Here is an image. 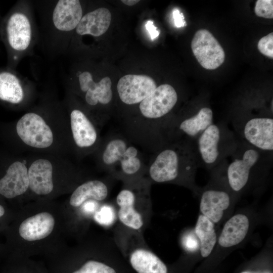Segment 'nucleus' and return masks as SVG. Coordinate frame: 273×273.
I'll return each mask as SVG.
<instances>
[{"label": "nucleus", "mask_w": 273, "mask_h": 273, "mask_svg": "<svg viewBox=\"0 0 273 273\" xmlns=\"http://www.w3.org/2000/svg\"><path fill=\"white\" fill-rule=\"evenodd\" d=\"M43 3L46 7L40 12L38 44L51 59L64 57L68 51L69 37L83 15L81 2L57 0Z\"/></svg>", "instance_id": "f257e3e1"}, {"label": "nucleus", "mask_w": 273, "mask_h": 273, "mask_svg": "<svg viewBox=\"0 0 273 273\" xmlns=\"http://www.w3.org/2000/svg\"><path fill=\"white\" fill-rule=\"evenodd\" d=\"M199 166L193 143L177 141L157 154L150 166L149 174L156 183L177 182L192 186Z\"/></svg>", "instance_id": "f03ea898"}, {"label": "nucleus", "mask_w": 273, "mask_h": 273, "mask_svg": "<svg viewBox=\"0 0 273 273\" xmlns=\"http://www.w3.org/2000/svg\"><path fill=\"white\" fill-rule=\"evenodd\" d=\"M5 36L14 63L34 54L38 44L39 30L33 2H18L6 20Z\"/></svg>", "instance_id": "7ed1b4c3"}, {"label": "nucleus", "mask_w": 273, "mask_h": 273, "mask_svg": "<svg viewBox=\"0 0 273 273\" xmlns=\"http://www.w3.org/2000/svg\"><path fill=\"white\" fill-rule=\"evenodd\" d=\"M272 154L263 152L239 141L233 154L232 161L227 162L225 177L228 185L233 193L243 191L258 171L267 170L272 165Z\"/></svg>", "instance_id": "20e7f679"}, {"label": "nucleus", "mask_w": 273, "mask_h": 273, "mask_svg": "<svg viewBox=\"0 0 273 273\" xmlns=\"http://www.w3.org/2000/svg\"><path fill=\"white\" fill-rule=\"evenodd\" d=\"M239 142L226 124L213 123L193 142L199 165L212 170L233 154Z\"/></svg>", "instance_id": "39448f33"}, {"label": "nucleus", "mask_w": 273, "mask_h": 273, "mask_svg": "<svg viewBox=\"0 0 273 273\" xmlns=\"http://www.w3.org/2000/svg\"><path fill=\"white\" fill-rule=\"evenodd\" d=\"M233 124L242 140L263 152L272 154L273 118L271 116H251Z\"/></svg>", "instance_id": "423d86ee"}, {"label": "nucleus", "mask_w": 273, "mask_h": 273, "mask_svg": "<svg viewBox=\"0 0 273 273\" xmlns=\"http://www.w3.org/2000/svg\"><path fill=\"white\" fill-rule=\"evenodd\" d=\"M104 163L109 166L119 165L125 175L136 174L142 167V161L136 147L120 138L109 141L102 154Z\"/></svg>", "instance_id": "0eeeda50"}, {"label": "nucleus", "mask_w": 273, "mask_h": 273, "mask_svg": "<svg viewBox=\"0 0 273 273\" xmlns=\"http://www.w3.org/2000/svg\"><path fill=\"white\" fill-rule=\"evenodd\" d=\"M191 49L198 62L206 69H215L224 61L225 55L222 47L207 29L196 31L191 42Z\"/></svg>", "instance_id": "6e6552de"}, {"label": "nucleus", "mask_w": 273, "mask_h": 273, "mask_svg": "<svg viewBox=\"0 0 273 273\" xmlns=\"http://www.w3.org/2000/svg\"><path fill=\"white\" fill-rule=\"evenodd\" d=\"M18 135L26 145L36 148H46L53 142V132L44 119L34 112L23 115L16 125Z\"/></svg>", "instance_id": "1a4fd4ad"}, {"label": "nucleus", "mask_w": 273, "mask_h": 273, "mask_svg": "<svg viewBox=\"0 0 273 273\" xmlns=\"http://www.w3.org/2000/svg\"><path fill=\"white\" fill-rule=\"evenodd\" d=\"M177 93L174 87L168 84H163L140 103L142 115L151 119H160L169 113L176 104Z\"/></svg>", "instance_id": "9d476101"}, {"label": "nucleus", "mask_w": 273, "mask_h": 273, "mask_svg": "<svg viewBox=\"0 0 273 273\" xmlns=\"http://www.w3.org/2000/svg\"><path fill=\"white\" fill-rule=\"evenodd\" d=\"M157 87L154 80L146 75L128 74L118 81L117 89L120 100L127 105L140 103Z\"/></svg>", "instance_id": "9b49d317"}, {"label": "nucleus", "mask_w": 273, "mask_h": 273, "mask_svg": "<svg viewBox=\"0 0 273 273\" xmlns=\"http://www.w3.org/2000/svg\"><path fill=\"white\" fill-rule=\"evenodd\" d=\"M213 123V113L208 107H202L195 113L186 116L175 123L168 125L172 133L180 138L178 141L194 142L197 137Z\"/></svg>", "instance_id": "f8f14e48"}, {"label": "nucleus", "mask_w": 273, "mask_h": 273, "mask_svg": "<svg viewBox=\"0 0 273 273\" xmlns=\"http://www.w3.org/2000/svg\"><path fill=\"white\" fill-rule=\"evenodd\" d=\"M139 199L135 192L129 188L121 190L116 196L117 217L129 230L139 231L145 225V217L139 208Z\"/></svg>", "instance_id": "ddd939ff"}, {"label": "nucleus", "mask_w": 273, "mask_h": 273, "mask_svg": "<svg viewBox=\"0 0 273 273\" xmlns=\"http://www.w3.org/2000/svg\"><path fill=\"white\" fill-rule=\"evenodd\" d=\"M226 189L212 186L207 188L202 192L200 202V211L202 215L214 223H218L221 220L225 211L232 203V196L231 193L233 192Z\"/></svg>", "instance_id": "4468645a"}, {"label": "nucleus", "mask_w": 273, "mask_h": 273, "mask_svg": "<svg viewBox=\"0 0 273 273\" xmlns=\"http://www.w3.org/2000/svg\"><path fill=\"white\" fill-rule=\"evenodd\" d=\"M75 75L79 88L85 93V100L88 105L95 106L98 104L106 105L110 102L113 93L110 77L106 76L96 82L88 70L79 71Z\"/></svg>", "instance_id": "2eb2a0df"}, {"label": "nucleus", "mask_w": 273, "mask_h": 273, "mask_svg": "<svg viewBox=\"0 0 273 273\" xmlns=\"http://www.w3.org/2000/svg\"><path fill=\"white\" fill-rule=\"evenodd\" d=\"M123 256L133 273H168L165 263L144 246H136Z\"/></svg>", "instance_id": "dca6fc26"}, {"label": "nucleus", "mask_w": 273, "mask_h": 273, "mask_svg": "<svg viewBox=\"0 0 273 273\" xmlns=\"http://www.w3.org/2000/svg\"><path fill=\"white\" fill-rule=\"evenodd\" d=\"M70 273H133L123 255L108 251L104 257L86 260Z\"/></svg>", "instance_id": "f3484780"}, {"label": "nucleus", "mask_w": 273, "mask_h": 273, "mask_svg": "<svg viewBox=\"0 0 273 273\" xmlns=\"http://www.w3.org/2000/svg\"><path fill=\"white\" fill-rule=\"evenodd\" d=\"M29 187L27 169L23 163L16 161L8 168L0 179V194L13 198L24 194Z\"/></svg>", "instance_id": "a211bd4d"}, {"label": "nucleus", "mask_w": 273, "mask_h": 273, "mask_svg": "<svg viewBox=\"0 0 273 273\" xmlns=\"http://www.w3.org/2000/svg\"><path fill=\"white\" fill-rule=\"evenodd\" d=\"M111 18L108 9L99 8L83 14L74 32L79 36L99 37L108 29Z\"/></svg>", "instance_id": "6ab92c4d"}, {"label": "nucleus", "mask_w": 273, "mask_h": 273, "mask_svg": "<svg viewBox=\"0 0 273 273\" xmlns=\"http://www.w3.org/2000/svg\"><path fill=\"white\" fill-rule=\"evenodd\" d=\"M54 225L53 216L48 212H41L24 220L20 225L19 232L24 240L34 241L48 236Z\"/></svg>", "instance_id": "aec40b11"}, {"label": "nucleus", "mask_w": 273, "mask_h": 273, "mask_svg": "<svg viewBox=\"0 0 273 273\" xmlns=\"http://www.w3.org/2000/svg\"><path fill=\"white\" fill-rule=\"evenodd\" d=\"M29 187L37 195L50 193L54 187L53 166L48 160L40 159L34 161L28 171Z\"/></svg>", "instance_id": "412c9836"}, {"label": "nucleus", "mask_w": 273, "mask_h": 273, "mask_svg": "<svg viewBox=\"0 0 273 273\" xmlns=\"http://www.w3.org/2000/svg\"><path fill=\"white\" fill-rule=\"evenodd\" d=\"M70 123L73 138L77 146L87 148L95 143L97 131L82 111L77 109L73 110L70 113Z\"/></svg>", "instance_id": "4be33fe9"}, {"label": "nucleus", "mask_w": 273, "mask_h": 273, "mask_svg": "<svg viewBox=\"0 0 273 273\" xmlns=\"http://www.w3.org/2000/svg\"><path fill=\"white\" fill-rule=\"evenodd\" d=\"M249 224L246 215H234L225 223L218 240L219 245L223 248L237 245L246 237Z\"/></svg>", "instance_id": "5701e85b"}, {"label": "nucleus", "mask_w": 273, "mask_h": 273, "mask_svg": "<svg viewBox=\"0 0 273 273\" xmlns=\"http://www.w3.org/2000/svg\"><path fill=\"white\" fill-rule=\"evenodd\" d=\"M25 79L10 71L0 72V99L14 104L22 102Z\"/></svg>", "instance_id": "b1692460"}, {"label": "nucleus", "mask_w": 273, "mask_h": 273, "mask_svg": "<svg viewBox=\"0 0 273 273\" xmlns=\"http://www.w3.org/2000/svg\"><path fill=\"white\" fill-rule=\"evenodd\" d=\"M108 188L105 183L99 180L86 181L78 187L70 199V204L75 207L81 206L89 199L102 201L108 196Z\"/></svg>", "instance_id": "393cba45"}, {"label": "nucleus", "mask_w": 273, "mask_h": 273, "mask_svg": "<svg viewBox=\"0 0 273 273\" xmlns=\"http://www.w3.org/2000/svg\"><path fill=\"white\" fill-rule=\"evenodd\" d=\"M195 232L198 238L201 256L204 258L208 257L217 241L214 223L206 216L200 214L196 224Z\"/></svg>", "instance_id": "a878e982"}, {"label": "nucleus", "mask_w": 273, "mask_h": 273, "mask_svg": "<svg viewBox=\"0 0 273 273\" xmlns=\"http://www.w3.org/2000/svg\"><path fill=\"white\" fill-rule=\"evenodd\" d=\"M254 12L256 16L267 19L273 18V1L258 0L255 3Z\"/></svg>", "instance_id": "bb28decb"}, {"label": "nucleus", "mask_w": 273, "mask_h": 273, "mask_svg": "<svg viewBox=\"0 0 273 273\" xmlns=\"http://www.w3.org/2000/svg\"><path fill=\"white\" fill-rule=\"evenodd\" d=\"M258 51L263 55L271 59L273 58V33L262 37L257 44Z\"/></svg>", "instance_id": "cd10ccee"}, {"label": "nucleus", "mask_w": 273, "mask_h": 273, "mask_svg": "<svg viewBox=\"0 0 273 273\" xmlns=\"http://www.w3.org/2000/svg\"><path fill=\"white\" fill-rule=\"evenodd\" d=\"M113 212L108 206H103L96 212L95 219L100 223L108 225L113 220Z\"/></svg>", "instance_id": "c85d7f7f"}, {"label": "nucleus", "mask_w": 273, "mask_h": 273, "mask_svg": "<svg viewBox=\"0 0 273 273\" xmlns=\"http://www.w3.org/2000/svg\"><path fill=\"white\" fill-rule=\"evenodd\" d=\"M185 247L189 250H194L197 248L199 244L195 236L193 235H188L185 237L184 239Z\"/></svg>", "instance_id": "c756f323"}, {"label": "nucleus", "mask_w": 273, "mask_h": 273, "mask_svg": "<svg viewBox=\"0 0 273 273\" xmlns=\"http://www.w3.org/2000/svg\"><path fill=\"white\" fill-rule=\"evenodd\" d=\"M172 14L174 23L176 27H184L186 25L183 13H180L178 9H174Z\"/></svg>", "instance_id": "7c9ffc66"}, {"label": "nucleus", "mask_w": 273, "mask_h": 273, "mask_svg": "<svg viewBox=\"0 0 273 273\" xmlns=\"http://www.w3.org/2000/svg\"><path fill=\"white\" fill-rule=\"evenodd\" d=\"M145 27L149 33L152 40L155 39L159 36L160 32L154 25L153 21L151 20L148 21L145 24Z\"/></svg>", "instance_id": "2f4dec72"}, {"label": "nucleus", "mask_w": 273, "mask_h": 273, "mask_svg": "<svg viewBox=\"0 0 273 273\" xmlns=\"http://www.w3.org/2000/svg\"><path fill=\"white\" fill-rule=\"evenodd\" d=\"M140 1L138 0H122L121 2L126 5L132 6L138 3Z\"/></svg>", "instance_id": "473e14b6"}, {"label": "nucleus", "mask_w": 273, "mask_h": 273, "mask_svg": "<svg viewBox=\"0 0 273 273\" xmlns=\"http://www.w3.org/2000/svg\"><path fill=\"white\" fill-rule=\"evenodd\" d=\"M240 273H272L268 270H245Z\"/></svg>", "instance_id": "72a5a7b5"}, {"label": "nucleus", "mask_w": 273, "mask_h": 273, "mask_svg": "<svg viewBox=\"0 0 273 273\" xmlns=\"http://www.w3.org/2000/svg\"><path fill=\"white\" fill-rule=\"evenodd\" d=\"M4 208L0 205V217L2 216L5 214Z\"/></svg>", "instance_id": "f704fd0d"}]
</instances>
